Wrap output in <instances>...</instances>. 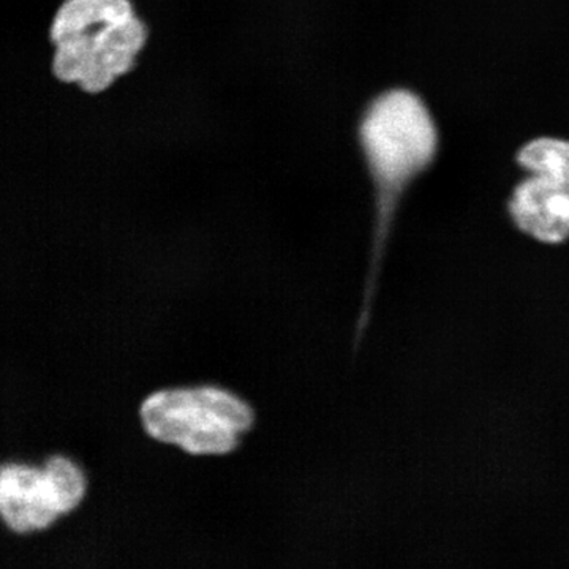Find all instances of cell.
I'll return each instance as SVG.
<instances>
[{
	"label": "cell",
	"instance_id": "obj_4",
	"mask_svg": "<svg viewBox=\"0 0 569 569\" xmlns=\"http://www.w3.org/2000/svg\"><path fill=\"white\" fill-rule=\"evenodd\" d=\"M522 178L507 200L509 222L538 244L569 242V138L541 134L516 152Z\"/></svg>",
	"mask_w": 569,
	"mask_h": 569
},
{
	"label": "cell",
	"instance_id": "obj_3",
	"mask_svg": "<svg viewBox=\"0 0 569 569\" xmlns=\"http://www.w3.org/2000/svg\"><path fill=\"white\" fill-rule=\"evenodd\" d=\"M146 432L189 455H227L253 425L252 408L238 396L213 387L164 389L140 408Z\"/></svg>",
	"mask_w": 569,
	"mask_h": 569
},
{
	"label": "cell",
	"instance_id": "obj_5",
	"mask_svg": "<svg viewBox=\"0 0 569 569\" xmlns=\"http://www.w3.org/2000/svg\"><path fill=\"white\" fill-rule=\"evenodd\" d=\"M84 492V475L63 456L41 467L9 463L0 471V515L11 531L31 533L77 508Z\"/></svg>",
	"mask_w": 569,
	"mask_h": 569
},
{
	"label": "cell",
	"instance_id": "obj_1",
	"mask_svg": "<svg viewBox=\"0 0 569 569\" xmlns=\"http://www.w3.org/2000/svg\"><path fill=\"white\" fill-rule=\"evenodd\" d=\"M356 142L372 189V234L361 310L356 326V347L372 317L378 283L400 209L440 153V129L421 93L410 88H389L376 93L356 122Z\"/></svg>",
	"mask_w": 569,
	"mask_h": 569
},
{
	"label": "cell",
	"instance_id": "obj_2",
	"mask_svg": "<svg viewBox=\"0 0 569 569\" xmlns=\"http://www.w3.org/2000/svg\"><path fill=\"white\" fill-rule=\"evenodd\" d=\"M148 40L132 0H62L50 28L52 74L97 96L137 69Z\"/></svg>",
	"mask_w": 569,
	"mask_h": 569
}]
</instances>
